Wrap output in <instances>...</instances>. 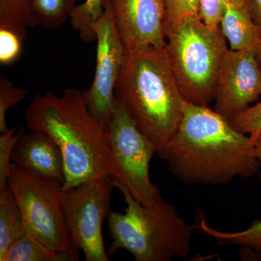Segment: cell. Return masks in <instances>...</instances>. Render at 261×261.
Segmentation results:
<instances>
[{"label":"cell","mask_w":261,"mask_h":261,"mask_svg":"<svg viewBox=\"0 0 261 261\" xmlns=\"http://www.w3.org/2000/svg\"><path fill=\"white\" fill-rule=\"evenodd\" d=\"M170 172L185 183L222 185L260 171L254 141L208 106L185 102L166 153Z\"/></svg>","instance_id":"6da1fadb"},{"label":"cell","mask_w":261,"mask_h":261,"mask_svg":"<svg viewBox=\"0 0 261 261\" xmlns=\"http://www.w3.org/2000/svg\"><path fill=\"white\" fill-rule=\"evenodd\" d=\"M25 119L29 129L47 134L61 148L64 190L103 177L123 181L108 130L89 112L82 91L68 88L62 96L36 94Z\"/></svg>","instance_id":"7a4b0ae2"},{"label":"cell","mask_w":261,"mask_h":261,"mask_svg":"<svg viewBox=\"0 0 261 261\" xmlns=\"http://www.w3.org/2000/svg\"><path fill=\"white\" fill-rule=\"evenodd\" d=\"M115 97L162 158L176 135L186 101L170 66L166 47L127 50Z\"/></svg>","instance_id":"3957f363"},{"label":"cell","mask_w":261,"mask_h":261,"mask_svg":"<svg viewBox=\"0 0 261 261\" xmlns=\"http://www.w3.org/2000/svg\"><path fill=\"white\" fill-rule=\"evenodd\" d=\"M113 185L123 194L127 207L125 214L112 211L108 216L112 238L108 255L123 249L137 261H169L190 254L193 228L174 206L163 198L153 205H143L114 178Z\"/></svg>","instance_id":"277c9868"},{"label":"cell","mask_w":261,"mask_h":261,"mask_svg":"<svg viewBox=\"0 0 261 261\" xmlns=\"http://www.w3.org/2000/svg\"><path fill=\"white\" fill-rule=\"evenodd\" d=\"M166 37L168 61L184 99L208 106L228 49L221 29L209 27L198 14L188 15L167 31Z\"/></svg>","instance_id":"5b68a950"},{"label":"cell","mask_w":261,"mask_h":261,"mask_svg":"<svg viewBox=\"0 0 261 261\" xmlns=\"http://www.w3.org/2000/svg\"><path fill=\"white\" fill-rule=\"evenodd\" d=\"M8 185L18 202L29 235L53 251L79 250L65 224L61 181L29 172L12 163Z\"/></svg>","instance_id":"8992f818"},{"label":"cell","mask_w":261,"mask_h":261,"mask_svg":"<svg viewBox=\"0 0 261 261\" xmlns=\"http://www.w3.org/2000/svg\"><path fill=\"white\" fill-rule=\"evenodd\" d=\"M113 178L103 177L64 190L62 206L65 224L75 248L87 261H109L102 225L111 214Z\"/></svg>","instance_id":"52a82bcc"},{"label":"cell","mask_w":261,"mask_h":261,"mask_svg":"<svg viewBox=\"0 0 261 261\" xmlns=\"http://www.w3.org/2000/svg\"><path fill=\"white\" fill-rule=\"evenodd\" d=\"M107 130L115 161L123 178L121 184L142 205H153L163 198L149 175L151 160L159 153L157 146L137 127L117 101Z\"/></svg>","instance_id":"ba28073f"},{"label":"cell","mask_w":261,"mask_h":261,"mask_svg":"<svg viewBox=\"0 0 261 261\" xmlns=\"http://www.w3.org/2000/svg\"><path fill=\"white\" fill-rule=\"evenodd\" d=\"M104 14L94 25L97 62L93 82L84 96L89 112L107 129L115 108V89L127 56L109 0H103Z\"/></svg>","instance_id":"9c48e42d"},{"label":"cell","mask_w":261,"mask_h":261,"mask_svg":"<svg viewBox=\"0 0 261 261\" xmlns=\"http://www.w3.org/2000/svg\"><path fill=\"white\" fill-rule=\"evenodd\" d=\"M260 95L261 70L255 49H228L216 83L215 111L230 119L250 107Z\"/></svg>","instance_id":"30bf717a"},{"label":"cell","mask_w":261,"mask_h":261,"mask_svg":"<svg viewBox=\"0 0 261 261\" xmlns=\"http://www.w3.org/2000/svg\"><path fill=\"white\" fill-rule=\"evenodd\" d=\"M109 1L127 50L166 47V9L163 0Z\"/></svg>","instance_id":"8fae6325"},{"label":"cell","mask_w":261,"mask_h":261,"mask_svg":"<svg viewBox=\"0 0 261 261\" xmlns=\"http://www.w3.org/2000/svg\"><path fill=\"white\" fill-rule=\"evenodd\" d=\"M12 163L29 172L56 178L64 184V160L61 148L39 130L23 134L15 145Z\"/></svg>","instance_id":"7c38bea8"},{"label":"cell","mask_w":261,"mask_h":261,"mask_svg":"<svg viewBox=\"0 0 261 261\" xmlns=\"http://www.w3.org/2000/svg\"><path fill=\"white\" fill-rule=\"evenodd\" d=\"M220 29L231 50L255 49L261 42L250 12L249 0H228Z\"/></svg>","instance_id":"4fadbf2b"},{"label":"cell","mask_w":261,"mask_h":261,"mask_svg":"<svg viewBox=\"0 0 261 261\" xmlns=\"http://www.w3.org/2000/svg\"><path fill=\"white\" fill-rule=\"evenodd\" d=\"M193 229L211 237L219 246H237L241 249L242 258H257L261 260V221L256 220L243 231L227 232L209 226L203 216L192 225Z\"/></svg>","instance_id":"5bb4252c"},{"label":"cell","mask_w":261,"mask_h":261,"mask_svg":"<svg viewBox=\"0 0 261 261\" xmlns=\"http://www.w3.org/2000/svg\"><path fill=\"white\" fill-rule=\"evenodd\" d=\"M27 233L21 211L8 185L0 189V261L10 246Z\"/></svg>","instance_id":"9a60e30c"},{"label":"cell","mask_w":261,"mask_h":261,"mask_svg":"<svg viewBox=\"0 0 261 261\" xmlns=\"http://www.w3.org/2000/svg\"><path fill=\"white\" fill-rule=\"evenodd\" d=\"M79 250L56 252L47 248L28 233L15 242L7 252L3 261H77Z\"/></svg>","instance_id":"2e32d148"},{"label":"cell","mask_w":261,"mask_h":261,"mask_svg":"<svg viewBox=\"0 0 261 261\" xmlns=\"http://www.w3.org/2000/svg\"><path fill=\"white\" fill-rule=\"evenodd\" d=\"M77 0H32V27L56 29L70 18Z\"/></svg>","instance_id":"e0dca14e"},{"label":"cell","mask_w":261,"mask_h":261,"mask_svg":"<svg viewBox=\"0 0 261 261\" xmlns=\"http://www.w3.org/2000/svg\"><path fill=\"white\" fill-rule=\"evenodd\" d=\"M32 0H0V28L15 32L22 40L32 27Z\"/></svg>","instance_id":"ac0fdd59"},{"label":"cell","mask_w":261,"mask_h":261,"mask_svg":"<svg viewBox=\"0 0 261 261\" xmlns=\"http://www.w3.org/2000/svg\"><path fill=\"white\" fill-rule=\"evenodd\" d=\"M104 10L103 0H85L73 8L70 16V23L84 42L96 41L94 25L104 14Z\"/></svg>","instance_id":"d6986e66"},{"label":"cell","mask_w":261,"mask_h":261,"mask_svg":"<svg viewBox=\"0 0 261 261\" xmlns=\"http://www.w3.org/2000/svg\"><path fill=\"white\" fill-rule=\"evenodd\" d=\"M24 134V127L17 132V126L0 136V189L8 185L12 167V156L19 139Z\"/></svg>","instance_id":"ffe728a7"},{"label":"cell","mask_w":261,"mask_h":261,"mask_svg":"<svg viewBox=\"0 0 261 261\" xmlns=\"http://www.w3.org/2000/svg\"><path fill=\"white\" fill-rule=\"evenodd\" d=\"M28 92L25 89L14 87L13 82L5 75H0V132L2 134L10 129L6 122L8 110L24 100Z\"/></svg>","instance_id":"44dd1931"},{"label":"cell","mask_w":261,"mask_h":261,"mask_svg":"<svg viewBox=\"0 0 261 261\" xmlns=\"http://www.w3.org/2000/svg\"><path fill=\"white\" fill-rule=\"evenodd\" d=\"M231 126L254 140L261 134V102L228 119Z\"/></svg>","instance_id":"7402d4cb"},{"label":"cell","mask_w":261,"mask_h":261,"mask_svg":"<svg viewBox=\"0 0 261 261\" xmlns=\"http://www.w3.org/2000/svg\"><path fill=\"white\" fill-rule=\"evenodd\" d=\"M163 2L166 9V33L183 17L198 14L199 0H163Z\"/></svg>","instance_id":"603a6c76"},{"label":"cell","mask_w":261,"mask_h":261,"mask_svg":"<svg viewBox=\"0 0 261 261\" xmlns=\"http://www.w3.org/2000/svg\"><path fill=\"white\" fill-rule=\"evenodd\" d=\"M22 40L9 29L0 28V63L8 65L16 61L21 54Z\"/></svg>","instance_id":"cb8c5ba5"},{"label":"cell","mask_w":261,"mask_h":261,"mask_svg":"<svg viewBox=\"0 0 261 261\" xmlns=\"http://www.w3.org/2000/svg\"><path fill=\"white\" fill-rule=\"evenodd\" d=\"M228 0H199V16L212 28H219Z\"/></svg>","instance_id":"d4e9b609"},{"label":"cell","mask_w":261,"mask_h":261,"mask_svg":"<svg viewBox=\"0 0 261 261\" xmlns=\"http://www.w3.org/2000/svg\"><path fill=\"white\" fill-rule=\"evenodd\" d=\"M249 4L252 18L261 38V0H249Z\"/></svg>","instance_id":"484cf974"},{"label":"cell","mask_w":261,"mask_h":261,"mask_svg":"<svg viewBox=\"0 0 261 261\" xmlns=\"http://www.w3.org/2000/svg\"><path fill=\"white\" fill-rule=\"evenodd\" d=\"M254 145H255V154L258 161L261 172V134L257 136L256 138L254 139Z\"/></svg>","instance_id":"4316f807"},{"label":"cell","mask_w":261,"mask_h":261,"mask_svg":"<svg viewBox=\"0 0 261 261\" xmlns=\"http://www.w3.org/2000/svg\"><path fill=\"white\" fill-rule=\"evenodd\" d=\"M255 51L257 63H258L259 67H260L261 70V42L255 48Z\"/></svg>","instance_id":"83f0119b"}]
</instances>
